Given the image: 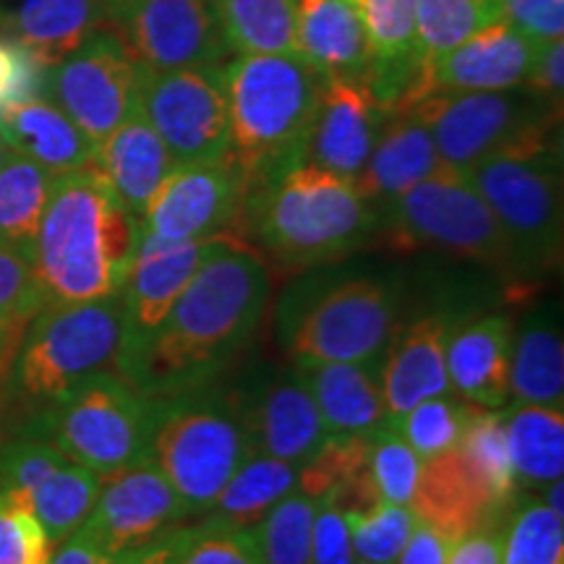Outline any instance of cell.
<instances>
[{"label": "cell", "instance_id": "obj_49", "mask_svg": "<svg viewBox=\"0 0 564 564\" xmlns=\"http://www.w3.org/2000/svg\"><path fill=\"white\" fill-rule=\"evenodd\" d=\"M42 66L24 47L0 34V108L40 95Z\"/></svg>", "mask_w": 564, "mask_h": 564}, {"label": "cell", "instance_id": "obj_40", "mask_svg": "<svg viewBox=\"0 0 564 564\" xmlns=\"http://www.w3.org/2000/svg\"><path fill=\"white\" fill-rule=\"evenodd\" d=\"M478 405L465 403L463 398L453 394H440V398H429L411 408L403 419L392 423V429L408 442V447L419 455V460H432L436 455L457 449L465 426L474 419Z\"/></svg>", "mask_w": 564, "mask_h": 564}, {"label": "cell", "instance_id": "obj_29", "mask_svg": "<svg viewBox=\"0 0 564 564\" xmlns=\"http://www.w3.org/2000/svg\"><path fill=\"white\" fill-rule=\"evenodd\" d=\"M105 24V0H13L0 17V34L24 47L42 68H47L74 53Z\"/></svg>", "mask_w": 564, "mask_h": 564}, {"label": "cell", "instance_id": "obj_22", "mask_svg": "<svg viewBox=\"0 0 564 564\" xmlns=\"http://www.w3.org/2000/svg\"><path fill=\"white\" fill-rule=\"evenodd\" d=\"M253 453L306 465L327 442L319 408L301 373L280 377L259 392L257 403L243 411Z\"/></svg>", "mask_w": 564, "mask_h": 564}, {"label": "cell", "instance_id": "obj_47", "mask_svg": "<svg viewBox=\"0 0 564 564\" xmlns=\"http://www.w3.org/2000/svg\"><path fill=\"white\" fill-rule=\"evenodd\" d=\"M356 552L345 514L333 497L316 499L312 531V564H352Z\"/></svg>", "mask_w": 564, "mask_h": 564}, {"label": "cell", "instance_id": "obj_17", "mask_svg": "<svg viewBox=\"0 0 564 564\" xmlns=\"http://www.w3.org/2000/svg\"><path fill=\"white\" fill-rule=\"evenodd\" d=\"M188 518L186 507L152 457L108 478L95 507L79 525L112 560L152 544Z\"/></svg>", "mask_w": 564, "mask_h": 564}, {"label": "cell", "instance_id": "obj_20", "mask_svg": "<svg viewBox=\"0 0 564 564\" xmlns=\"http://www.w3.org/2000/svg\"><path fill=\"white\" fill-rule=\"evenodd\" d=\"M453 333L447 316L429 314L411 327L392 335L382 356L379 387H382L387 426L423 400L449 392L447 337Z\"/></svg>", "mask_w": 564, "mask_h": 564}, {"label": "cell", "instance_id": "obj_53", "mask_svg": "<svg viewBox=\"0 0 564 564\" xmlns=\"http://www.w3.org/2000/svg\"><path fill=\"white\" fill-rule=\"evenodd\" d=\"M51 564H116V560L95 539H89L82 528H76L61 541L58 552L51 556Z\"/></svg>", "mask_w": 564, "mask_h": 564}, {"label": "cell", "instance_id": "obj_36", "mask_svg": "<svg viewBox=\"0 0 564 564\" xmlns=\"http://www.w3.org/2000/svg\"><path fill=\"white\" fill-rule=\"evenodd\" d=\"M499 19H502V3L499 0H415L421 76L442 55L455 51L457 45H463L465 40L474 37L476 32L486 30Z\"/></svg>", "mask_w": 564, "mask_h": 564}, {"label": "cell", "instance_id": "obj_35", "mask_svg": "<svg viewBox=\"0 0 564 564\" xmlns=\"http://www.w3.org/2000/svg\"><path fill=\"white\" fill-rule=\"evenodd\" d=\"M102 484L105 481L95 470L84 468V465L74 460H66L51 476L42 478L26 497L11 499H17V502L30 507L37 514L47 539L55 546L87 520L97 497H100Z\"/></svg>", "mask_w": 564, "mask_h": 564}, {"label": "cell", "instance_id": "obj_39", "mask_svg": "<svg viewBox=\"0 0 564 564\" xmlns=\"http://www.w3.org/2000/svg\"><path fill=\"white\" fill-rule=\"evenodd\" d=\"M42 306L45 295L40 291L32 264L19 253L0 249V373L9 371Z\"/></svg>", "mask_w": 564, "mask_h": 564}, {"label": "cell", "instance_id": "obj_14", "mask_svg": "<svg viewBox=\"0 0 564 564\" xmlns=\"http://www.w3.org/2000/svg\"><path fill=\"white\" fill-rule=\"evenodd\" d=\"M108 24L150 70L220 66L232 53L217 0H110Z\"/></svg>", "mask_w": 564, "mask_h": 564}, {"label": "cell", "instance_id": "obj_50", "mask_svg": "<svg viewBox=\"0 0 564 564\" xmlns=\"http://www.w3.org/2000/svg\"><path fill=\"white\" fill-rule=\"evenodd\" d=\"M523 87L549 102L562 105L564 91V42H539Z\"/></svg>", "mask_w": 564, "mask_h": 564}, {"label": "cell", "instance_id": "obj_15", "mask_svg": "<svg viewBox=\"0 0 564 564\" xmlns=\"http://www.w3.org/2000/svg\"><path fill=\"white\" fill-rule=\"evenodd\" d=\"M243 178L232 154L178 165L144 212L147 236L162 241H207L241 220Z\"/></svg>", "mask_w": 564, "mask_h": 564}, {"label": "cell", "instance_id": "obj_33", "mask_svg": "<svg viewBox=\"0 0 564 564\" xmlns=\"http://www.w3.org/2000/svg\"><path fill=\"white\" fill-rule=\"evenodd\" d=\"M55 175L37 162L13 154L0 167V249L32 262L34 241Z\"/></svg>", "mask_w": 564, "mask_h": 564}, {"label": "cell", "instance_id": "obj_11", "mask_svg": "<svg viewBox=\"0 0 564 564\" xmlns=\"http://www.w3.org/2000/svg\"><path fill=\"white\" fill-rule=\"evenodd\" d=\"M432 133L440 160L465 175L491 154L520 141L552 133L562 105L525 87L502 91H434L411 108Z\"/></svg>", "mask_w": 564, "mask_h": 564}, {"label": "cell", "instance_id": "obj_1", "mask_svg": "<svg viewBox=\"0 0 564 564\" xmlns=\"http://www.w3.org/2000/svg\"><path fill=\"white\" fill-rule=\"evenodd\" d=\"M270 295V267L259 251L223 232L126 379L147 398L212 384L262 329Z\"/></svg>", "mask_w": 564, "mask_h": 564}, {"label": "cell", "instance_id": "obj_38", "mask_svg": "<svg viewBox=\"0 0 564 564\" xmlns=\"http://www.w3.org/2000/svg\"><path fill=\"white\" fill-rule=\"evenodd\" d=\"M457 449L491 502L499 510L510 512L518 499V478H514L510 447H507L505 413L478 408L465 426Z\"/></svg>", "mask_w": 564, "mask_h": 564}, {"label": "cell", "instance_id": "obj_13", "mask_svg": "<svg viewBox=\"0 0 564 564\" xmlns=\"http://www.w3.org/2000/svg\"><path fill=\"white\" fill-rule=\"evenodd\" d=\"M139 110L178 165L230 154L228 87L220 66L147 68Z\"/></svg>", "mask_w": 564, "mask_h": 564}, {"label": "cell", "instance_id": "obj_6", "mask_svg": "<svg viewBox=\"0 0 564 564\" xmlns=\"http://www.w3.org/2000/svg\"><path fill=\"white\" fill-rule=\"evenodd\" d=\"M465 178L489 204L510 243L518 288L531 291L533 280L562 259V154L554 131L491 154Z\"/></svg>", "mask_w": 564, "mask_h": 564}, {"label": "cell", "instance_id": "obj_10", "mask_svg": "<svg viewBox=\"0 0 564 564\" xmlns=\"http://www.w3.org/2000/svg\"><path fill=\"white\" fill-rule=\"evenodd\" d=\"M379 228L398 251H442L499 272L518 288V270L489 204L455 171L415 183L382 209Z\"/></svg>", "mask_w": 564, "mask_h": 564}, {"label": "cell", "instance_id": "obj_37", "mask_svg": "<svg viewBox=\"0 0 564 564\" xmlns=\"http://www.w3.org/2000/svg\"><path fill=\"white\" fill-rule=\"evenodd\" d=\"M232 53L295 51V0H217Z\"/></svg>", "mask_w": 564, "mask_h": 564}, {"label": "cell", "instance_id": "obj_46", "mask_svg": "<svg viewBox=\"0 0 564 564\" xmlns=\"http://www.w3.org/2000/svg\"><path fill=\"white\" fill-rule=\"evenodd\" d=\"M53 541L30 507L0 494V564H51Z\"/></svg>", "mask_w": 564, "mask_h": 564}, {"label": "cell", "instance_id": "obj_8", "mask_svg": "<svg viewBox=\"0 0 564 564\" xmlns=\"http://www.w3.org/2000/svg\"><path fill=\"white\" fill-rule=\"evenodd\" d=\"M398 319V293L382 280L352 278L288 295L280 345L299 371L322 364L382 361Z\"/></svg>", "mask_w": 564, "mask_h": 564}, {"label": "cell", "instance_id": "obj_30", "mask_svg": "<svg viewBox=\"0 0 564 564\" xmlns=\"http://www.w3.org/2000/svg\"><path fill=\"white\" fill-rule=\"evenodd\" d=\"M379 369L382 361L322 364L299 371L314 394L329 436L373 434L387 426Z\"/></svg>", "mask_w": 564, "mask_h": 564}, {"label": "cell", "instance_id": "obj_26", "mask_svg": "<svg viewBox=\"0 0 564 564\" xmlns=\"http://www.w3.org/2000/svg\"><path fill=\"white\" fill-rule=\"evenodd\" d=\"M95 167L108 181L118 202L133 217L144 220L154 192L178 167V162L167 152L165 141L158 137L144 112L137 110L97 144Z\"/></svg>", "mask_w": 564, "mask_h": 564}, {"label": "cell", "instance_id": "obj_12", "mask_svg": "<svg viewBox=\"0 0 564 564\" xmlns=\"http://www.w3.org/2000/svg\"><path fill=\"white\" fill-rule=\"evenodd\" d=\"M144 74V63L105 24L66 58L42 68L40 95L58 105L97 147L139 110Z\"/></svg>", "mask_w": 564, "mask_h": 564}, {"label": "cell", "instance_id": "obj_58", "mask_svg": "<svg viewBox=\"0 0 564 564\" xmlns=\"http://www.w3.org/2000/svg\"><path fill=\"white\" fill-rule=\"evenodd\" d=\"M105 3H110V0H105Z\"/></svg>", "mask_w": 564, "mask_h": 564}, {"label": "cell", "instance_id": "obj_19", "mask_svg": "<svg viewBox=\"0 0 564 564\" xmlns=\"http://www.w3.org/2000/svg\"><path fill=\"white\" fill-rule=\"evenodd\" d=\"M535 47L539 42L528 40L505 19L494 21L423 70L413 102L434 91H502L523 87Z\"/></svg>", "mask_w": 564, "mask_h": 564}, {"label": "cell", "instance_id": "obj_24", "mask_svg": "<svg viewBox=\"0 0 564 564\" xmlns=\"http://www.w3.org/2000/svg\"><path fill=\"white\" fill-rule=\"evenodd\" d=\"M411 510L415 520L442 531L453 544L478 528L499 525L507 514L491 502L489 494L470 474L460 449H449L421 463Z\"/></svg>", "mask_w": 564, "mask_h": 564}, {"label": "cell", "instance_id": "obj_28", "mask_svg": "<svg viewBox=\"0 0 564 564\" xmlns=\"http://www.w3.org/2000/svg\"><path fill=\"white\" fill-rule=\"evenodd\" d=\"M295 51L324 79L369 76V42L356 0H295Z\"/></svg>", "mask_w": 564, "mask_h": 564}, {"label": "cell", "instance_id": "obj_23", "mask_svg": "<svg viewBox=\"0 0 564 564\" xmlns=\"http://www.w3.org/2000/svg\"><path fill=\"white\" fill-rule=\"evenodd\" d=\"M514 329L507 316H484L447 337V379L465 403L499 411L510 400Z\"/></svg>", "mask_w": 564, "mask_h": 564}, {"label": "cell", "instance_id": "obj_52", "mask_svg": "<svg viewBox=\"0 0 564 564\" xmlns=\"http://www.w3.org/2000/svg\"><path fill=\"white\" fill-rule=\"evenodd\" d=\"M453 541L429 523L415 520V528L398 556V564H447Z\"/></svg>", "mask_w": 564, "mask_h": 564}, {"label": "cell", "instance_id": "obj_7", "mask_svg": "<svg viewBox=\"0 0 564 564\" xmlns=\"http://www.w3.org/2000/svg\"><path fill=\"white\" fill-rule=\"evenodd\" d=\"M253 455L241 405L207 387L154 398L150 457L188 514H207Z\"/></svg>", "mask_w": 564, "mask_h": 564}, {"label": "cell", "instance_id": "obj_31", "mask_svg": "<svg viewBox=\"0 0 564 564\" xmlns=\"http://www.w3.org/2000/svg\"><path fill=\"white\" fill-rule=\"evenodd\" d=\"M507 447L514 478L525 489H546L564 470V415L562 408L514 405L505 413Z\"/></svg>", "mask_w": 564, "mask_h": 564}, {"label": "cell", "instance_id": "obj_56", "mask_svg": "<svg viewBox=\"0 0 564 564\" xmlns=\"http://www.w3.org/2000/svg\"><path fill=\"white\" fill-rule=\"evenodd\" d=\"M11 158H13L11 147H9V144H6V139H3V137H0V167H3V165H6V162H9Z\"/></svg>", "mask_w": 564, "mask_h": 564}, {"label": "cell", "instance_id": "obj_3", "mask_svg": "<svg viewBox=\"0 0 564 564\" xmlns=\"http://www.w3.org/2000/svg\"><path fill=\"white\" fill-rule=\"evenodd\" d=\"M230 154L246 194L306 162L324 76L299 53H238L223 66Z\"/></svg>", "mask_w": 564, "mask_h": 564}, {"label": "cell", "instance_id": "obj_5", "mask_svg": "<svg viewBox=\"0 0 564 564\" xmlns=\"http://www.w3.org/2000/svg\"><path fill=\"white\" fill-rule=\"evenodd\" d=\"M123 299L45 303L9 366V400L37 415L105 371H118Z\"/></svg>", "mask_w": 564, "mask_h": 564}, {"label": "cell", "instance_id": "obj_51", "mask_svg": "<svg viewBox=\"0 0 564 564\" xmlns=\"http://www.w3.org/2000/svg\"><path fill=\"white\" fill-rule=\"evenodd\" d=\"M502 523L463 535L449 549L447 564H502Z\"/></svg>", "mask_w": 564, "mask_h": 564}, {"label": "cell", "instance_id": "obj_9", "mask_svg": "<svg viewBox=\"0 0 564 564\" xmlns=\"http://www.w3.org/2000/svg\"><path fill=\"white\" fill-rule=\"evenodd\" d=\"M154 398L118 371H105L32 415L26 434L55 444L63 455L108 481L150 457Z\"/></svg>", "mask_w": 564, "mask_h": 564}, {"label": "cell", "instance_id": "obj_27", "mask_svg": "<svg viewBox=\"0 0 564 564\" xmlns=\"http://www.w3.org/2000/svg\"><path fill=\"white\" fill-rule=\"evenodd\" d=\"M0 137L13 154L37 162L55 178L95 165L97 147L58 105L42 95L0 108Z\"/></svg>", "mask_w": 564, "mask_h": 564}, {"label": "cell", "instance_id": "obj_16", "mask_svg": "<svg viewBox=\"0 0 564 564\" xmlns=\"http://www.w3.org/2000/svg\"><path fill=\"white\" fill-rule=\"evenodd\" d=\"M215 238L207 241H162L141 230V243L129 278L121 291L123 299V343L118 356V373L129 377L133 364L150 345L175 299L207 259Z\"/></svg>", "mask_w": 564, "mask_h": 564}, {"label": "cell", "instance_id": "obj_32", "mask_svg": "<svg viewBox=\"0 0 564 564\" xmlns=\"http://www.w3.org/2000/svg\"><path fill=\"white\" fill-rule=\"evenodd\" d=\"M299 465L253 453L209 507V518L225 525L257 528L280 499L299 489Z\"/></svg>", "mask_w": 564, "mask_h": 564}, {"label": "cell", "instance_id": "obj_55", "mask_svg": "<svg viewBox=\"0 0 564 564\" xmlns=\"http://www.w3.org/2000/svg\"><path fill=\"white\" fill-rule=\"evenodd\" d=\"M544 505L552 507L554 512L564 514V507H562V478H560V481H554V484H549V486H546V494H544Z\"/></svg>", "mask_w": 564, "mask_h": 564}, {"label": "cell", "instance_id": "obj_41", "mask_svg": "<svg viewBox=\"0 0 564 564\" xmlns=\"http://www.w3.org/2000/svg\"><path fill=\"white\" fill-rule=\"evenodd\" d=\"M502 564H564L562 514L541 499L514 507L502 535Z\"/></svg>", "mask_w": 564, "mask_h": 564}, {"label": "cell", "instance_id": "obj_4", "mask_svg": "<svg viewBox=\"0 0 564 564\" xmlns=\"http://www.w3.org/2000/svg\"><path fill=\"white\" fill-rule=\"evenodd\" d=\"M241 217L274 264L301 272L361 249L379 230L382 212L352 181L301 162L246 194Z\"/></svg>", "mask_w": 564, "mask_h": 564}, {"label": "cell", "instance_id": "obj_44", "mask_svg": "<svg viewBox=\"0 0 564 564\" xmlns=\"http://www.w3.org/2000/svg\"><path fill=\"white\" fill-rule=\"evenodd\" d=\"M175 564H264V556L253 528L207 518L196 528H181Z\"/></svg>", "mask_w": 564, "mask_h": 564}, {"label": "cell", "instance_id": "obj_42", "mask_svg": "<svg viewBox=\"0 0 564 564\" xmlns=\"http://www.w3.org/2000/svg\"><path fill=\"white\" fill-rule=\"evenodd\" d=\"M314 512L316 499L295 489L264 514L257 525L264 564H312Z\"/></svg>", "mask_w": 564, "mask_h": 564}, {"label": "cell", "instance_id": "obj_25", "mask_svg": "<svg viewBox=\"0 0 564 564\" xmlns=\"http://www.w3.org/2000/svg\"><path fill=\"white\" fill-rule=\"evenodd\" d=\"M442 171L449 167L440 160L426 123L413 110H392L369 162L352 183L366 202L382 212L415 183Z\"/></svg>", "mask_w": 564, "mask_h": 564}, {"label": "cell", "instance_id": "obj_43", "mask_svg": "<svg viewBox=\"0 0 564 564\" xmlns=\"http://www.w3.org/2000/svg\"><path fill=\"white\" fill-rule=\"evenodd\" d=\"M348 523L352 552L366 562L392 564L411 539L415 514L411 507L379 502L366 512H343Z\"/></svg>", "mask_w": 564, "mask_h": 564}, {"label": "cell", "instance_id": "obj_48", "mask_svg": "<svg viewBox=\"0 0 564 564\" xmlns=\"http://www.w3.org/2000/svg\"><path fill=\"white\" fill-rule=\"evenodd\" d=\"M502 19L533 42L562 40L564 0H499Z\"/></svg>", "mask_w": 564, "mask_h": 564}, {"label": "cell", "instance_id": "obj_2", "mask_svg": "<svg viewBox=\"0 0 564 564\" xmlns=\"http://www.w3.org/2000/svg\"><path fill=\"white\" fill-rule=\"evenodd\" d=\"M141 230L144 225L118 202L95 165L58 175L42 209L30 262L45 303L121 295Z\"/></svg>", "mask_w": 564, "mask_h": 564}, {"label": "cell", "instance_id": "obj_34", "mask_svg": "<svg viewBox=\"0 0 564 564\" xmlns=\"http://www.w3.org/2000/svg\"><path fill=\"white\" fill-rule=\"evenodd\" d=\"M510 398L514 405L562 408L564 345L552 324H525L512 343Z\"/></svg>", "mask_w": 564, "mask_h": 564}, {"label": "cell", "instance_id": "obj_54", "mask_svg": "<svg viewBox=\"0 0 564 564\" xmlns=\"http://www.w3.org/2000/svg\"><path fill=\"white\" fill-rule=\"evenodd\" d=\"M181 541V525L175 531L160 535L152 544L133 549V552L118 556L116 564H175V554H178Z\"/></svg>", "mask_w": 564, "mask_h": 564}, {"label": "cell", "instance_id": "obj_18", "mask_svg": "<svg viewBox=\"0 0 564 564\" xmlns=\"http://www.w3.org/2000/svg\"><path fill=\"white\" fill-rule=\"evenodd\" d=\"M390 112L379 105L366 82L324 79L306 162L356 181L369 162Z\"/></svg>", "mask_w": 564, "mask_h": 564}, {"label": "cell", "instance_id": "obj_45", "mask_svg": "<svg viewBox=\"0 0 564 564\" xmlns=\"http://www.w3.org/2000/svg\"><path fill=\"white\" fill-rule=\"evenodd\" d=\"M369 468L379 497L384 502L411 507L421 476V460L392 426H384L371 434Z\"/></svg>", "mask_w": 564, "mask_h": 564}, {"label": "cell", "instance_id": "obj_21", "mask_svg": "<svg viewBox=\"0 0 564 564\" xmlns=\"http://www.w3.org/2000/svg\"><path fill=\"white\" fill-rule=\"evenodd\" d=\"M369 42L371 95L387 110H405L419 84V34L415 0H356Z\"/></svg>", "mask_w": 564, "mask_h": 564}, {"label": "cell", "instance_id": "obj_57", "mask_svg": "<svg viewBox=\"0 0 564 564\" xmlns=\"http://www.w3.org/2000/svg\"><path fill=\"white\" fill-rule=\"evenodd\" d=\"M352 564H379V562H366V560H361V562H352Z\"/></svg>", "mask_w": 564, "mask_h": 564}]
</instances>
